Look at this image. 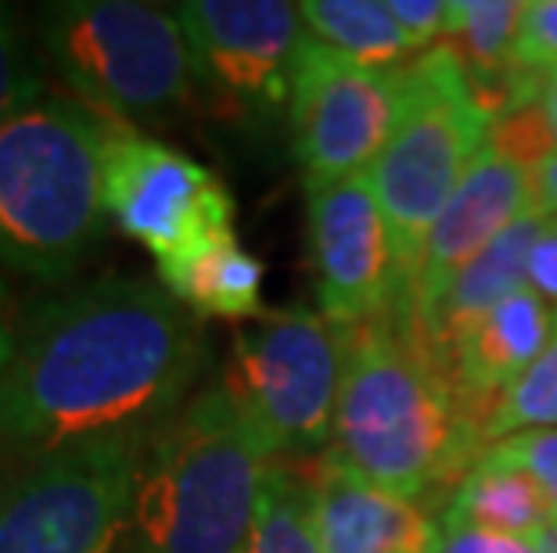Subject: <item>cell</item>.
I'll return each instance as SVG.
<instances>
[{"label": "cell", "mask_w": 557, "mask_h": 553, "mask_svg": "<svg viewBox=\"0 0 557 553\" xmlns=\"http://www.w3.org/2000/svg\"><path fill=\"white\" fill-rule=\"evenodd\" d=\"M532 187H536V209L547 219H557V151L532 173Z\"/></svg>", "instance_id": "29"}, {"label": "cell", "mask_w": 557, "mask_h": 553, "mask_svg": "<svg viewBox=\"0 0 557 553\" xmlns=\"http://www.w3.org/2000/svg\"><path fill=\"white\" fill-rule=\"evenodd\" d=\"M536 428H557V313H554V335L547 341V349L496 399L482 431V453L493 442L507 439V435L536 431Z\"/></svg>", "instance_id": "21"}, {"label": "cell", "mask_w": 557, "mask_h": 553, "mask_svg": "<svg viewBox=\"0 0 557 553\" xmlns=\"http://www.w3.org/2000/svg\"><path fill=\"white\" fill-rule=\"evenodd\" d=\"M148 442L73 450L0 486V553H120Z\"/></svg>", "instance_id": "8"}, {"label": "cell", "mask_w": 557, "mask_h": 553, "mask_svg": "<svg viewBox=\"0 0 557 553\" xmlns=\"http://www.w3.org/2000/svg\"><path fill=\"white\" fill-rule=\"evenodd\" d=\"M529 213H540L532 173L482 144L424 241L407 302L396 305H407L413 316H424L471 259L490 249L507 227H515Z\"/></svg>", "instance_id": "13"}, {"label": "cell", "mask_w": 557, "mask_h": 553, "mask_svg": "<svg viewBox=\"0 0 557 553\" xmlns=\"http://www.w3.org/2000/svg\"><path fill=\"white\" fill-rule=\"evenodd\" d=\"M310 481L320 553H432L438 525L418 500L357 478L320 453Z\"/></svg>", "instance_id": "14"}, {"label": "cell", "mask_w": 557, "mask_h": 553, "mask_svg": "<svg viewBox=\"0 0 557 553\" xmlns=\"http://www.w3.org/2000/svg\"><path fill=\"white\" fill-rule=\"evenodd\" d=\"M40 51L73 98L115 129L162 120L195 98V65L176 8L137 0H58L37 15Z\"/></svg>", "instance_id": "6"}, {"label": "cell", "mask_w": 557, "mask_h": 553, "mask_svg": "<svg viewBox=\"0 0 557 553\" xmlns=\"http://www.w3.org/2000/svg\"><path fill=\"white\" fill-rule=\"evenodd\" d=\"M540 104H543V115H547V126H550L554 144H557V68L550 73L547 87H543V98H540Z\"/></svg>", "instance_id": "31"}, {"label": "cell", "mask_w": 557, "mask_h": 553, "mask_svg": "<svg viewBox=\"0 0 557 553\" xmlns=\"http://www.w3.org/2000/svg\"><path fill=\"white\" fill-rule=\"evenodd\" d=\"M432 553H540V546L536 539H518L482 525H465L443 517Z\"/></svg>", "instance_id": "26"}, {"label": "cell", "mask_w": 557, "mask_h": 553, "mask_svg": "<svg viewBox=\"0 0 557 553\" xmlns=\"http://www.w3.org/2000/svg\"><path fill=\"white\" fill-rule=\"evenodd\" d=\"M388 11L407 33L413 51H429V47L446 37L449 26V4L446 0H388Z\"/></svg>", "instance_id": "27"}, {"label": "cell", "mask_w": 557, "mask_h": 553, "mask_svg": "<svg viewBox=\"0 0 557 553\" xmlns=\"http://www.w3.org/2000/svg\"><path fill=\"white\" fill-rule=\"evenodd\" d=\"M493 120L446 43L403 65V109L385 151L367 169L396 249L399 299L407 302L424 241L485 144Z\"/></svg>", "instance_id": "5"}, {"label": "cell", "mask_w": 557, "mask_h": 553, "mask_svg": "<svg viewBox=\"0 0 557 553\" xmlns=\"http://www.w3.org/2000/svg\"><path fill=\"white\" fill-rule=\"evenodd\" d=\"M299 11L306 33L317 43L360 65L396 68L403 58L413 54V43L382 0H306Z\"/></svg>", "instance_id": "19"}, {"label": "cell", "mask_w": 557, "mask_h": 553, "mask_svg": "<svg viewBox=\"0 0 557 553\" xmlns=\"http://www.w3.org/2000/svg\"><path fill=\"white\" fill-rule=\"evenodd\" d=\"M346 331L342 388L327 456L371 486L421 500L465 470L479 428L460 403L454 363L407 305H388ZM475 464V461H471Z\"/></svg>", "instance_id": "2"}, {"label": "cell", "mask_w": 557, "mask_h": 553, "mask_svg": "<svg viewBox=\"0 0 557 553\" xmlns=\"http://www.w3.org/2000/svg\"><path fill=\"white\" fill-rule=\"evenodd\" d=\"M554 68H557V0H529L515 47V73L543 93Z\"/></svg>", "instance_id": "25"}, {"label": "cell", "mask_w": 557, "mask_h": 553, "mask_svg": "<svg viewBox=\"0 0 557 553\" xmlns=\"http://www.w3.org/2000/svg\"><path fill=\"white\" fill-rule=\"evenodd\" d=\"M263 277V263L234 230L159 259V285L198 321H259L267 313Z\"/></svg>", "instance_id": "16"}, {"label": "cell", "mask_w": 557, "mask_h": 553, "mask_svg": "<svg viewBox=\"0 0 557 553\" xmlns=\"http://www.w3.org/2000/svg\"><path fill=\"white\" fill-rule=\"evenodd\" d=\"M554 335V310L532 288H521L479 316L454 345V378L471 425L485 431L496 399Z\"/></svg>", "instance_id": "15"}, {"label": "cell", "mask_w": 557, "mask_h": 553, "mask_svg": "<svg viewBox=\"0 0 557 553\" xmlns=\"http://www.w3.org/2000/svg\"><path fill=\"white\" fill-rule=\"evenodd\" d=\"M101 176L104 213L156 263L234 230V198L220 176L137 129H115L109 137Z\"/></svg>", "instance_id": "11"}, {"label": "cell", "mask_w": 557, "mask_h": 553, "mask_svg": "<svg viewBox=\"0 0 557 553\" xmlns=\"http://www.w3.org/2000/svg\"><path fill=\"white\" fill-rule=\"evenodd\" d=\"M206 367L201 321L159 280L101 277L29 302L0 367V486L87 445L151 442Z\"/></svg>", "instance_id": "1"}, {"label": "cell", "mask_w": 557, "mask_h": 553, "mask_svg": "<svg viewBox=\"0 0 557 553\" xmlns=\"http://www.w3.org/2000/svg\"><path fill=\"white\" fill-rule=\"evenodd\" d=\"M242 553H320L310 481L288 464H274Z\"/></svg>", "instance_id": "20"}, {"label": "cell", "mask_w": 557, "mask_h": 553, "mask_svg": "<svg viewBox=\"0 0 557 553\" xmlns=\"http://www.w3.org/2000/svg\"><path fill=\"white\" fill-rule=\"evenodd\" d=\"M485 144H490L493 151H500L504 159H511L515 166L529 169V173H536L543 162L557 151L540 101L500 115V120L490 126V134H485Z\"/></svg>", "instance_id": "23"}, {"label": "cell", "mask_w": 557, "mask_h": 553, "mask_svg": "<svg viewBox=\"0 0 557 553\" xmlns=\"http://www.w3.org/2000/svg\"><path fill=\"white\" fill-rule=\"evenodd\" d=\"M274 456L220 378L148 442L129 553H242Z\"/></svg>", "instance_id": "4"}, {"label": "cell", "mask_w": 557, "mask_h": 553, "mask_svg": "<svg viewBox=\"0 0 557 553\" xmlns=\"http://www.w3.org/2000/svg\"><path fill=\"white\" fill-rule=\"evenodd\" d=\"M536 546H540V553H557V525H550L547 532L536 536Z\"/></svg>", "instance_id": "32"}, {"label": "cell", "mask_w": 557, "mask_h": 553, "mask_svg": "<svg viewBox=\"0 0 557 553\" xmlns=\"http://www.w3.org/2000/svg\"><path fill=\"white\" fill-rule=\"evenodd\" d=\"M11 335H15V321H11V291H8V280L0 277V367H4L8 352H11Z\"/></svg>", "instance_id": "30"}, {"label": "cell", "mask_w": 557, "mask_h": 553, "mask_svg": "<svg viewBox=\"0 0 557 553\" xmlns=\"http://www.w3.org/2000/svg\"><path fill=\"white\" fill-rule=\"evenodd\" d=\"M543 227V213L521 216L515 227H507L490 249L479 252L471 263L454 277V285L443 291V299L424 316H413L421 324V331L432 338V345L454 363V345L457 338L468 331L471 324L493 310L496 302H504L515 291L529 288L525 280V263L529 249L536 241Z\"/></svg>", "instance_id": "17"}, {"label": "cell", "mask_w": 557, "mask_h": 553, "mask_svg": "<svg viewBox=\"0 0 557 553\" xmlns=\"http://www.w3.org/2000/svg\"><path fill=\"white\" fill-rule=\"evenodd\" d=\"M191 47L195 87L238 123L288 112L292 76L306 43L299 4L288 0H187L176 4Z\"/></svg>", "instance_id": "10"}, {"label": "cell", "mask_w": 557, "mask_h": 553, "mask_svg": "<svg viewBox=\"0 0 557 553\" xmlns=\"http://www.w3.org/2000/svg\"><path fill=\"white\" fill-rule=\"evenodd\" d=\"M317 313L335 327L374 321L399 299L393 234L371 180L306 184Z\"/></svg>", "instance_id": "12"}, {"label": "cell", "mask_w": 557, "mask_h": 553, "mask_svg": "<svg viewBox=\"0 0 557 553\" xmlns=\"http://www.w3.org/2000/svg\"><path fill=\"white\" fill-rule=\"evenodd\" d=\"M443 517L465 525H482L518 539H536L554 525L547 497L540 492L536 481L525 470L496 464L490 456H479L465 470Z\"/></svg>", "instance_id": "18"}, {"label": "cell", "mask_w": 557, "mask_h": 553, "mask_svg": "<svg viewBox=\"0 0 557 553\" xmlns=\"http://www.w3.org/2000/svg\"><path fill=\"white\" fill-rule=\"evenodd\" d=\"M525 280H529V288L557 313V219L543 216V227L529 249Z\"/></svg>", "instance_id": "28"}, {"label": "cell", "mask_w": 557, "mask_h": 553, "mask_svg": "<svg viewBox=\"0 0 557 553\" xmlns=\"http://www.w3.org/2000/svg\"><path fill=\"white\" fill-rule=\"evenodd\" d=\"M47 84L37 62H33V51L26 43V33H22L18 15L0 4V123L11 112H18L26 101L40 98Z\"/></svg>", "instance_id": "22"}, {"label": "cell", "mask_w": 557, "mask_h": 553, "mask_svg": "<svg viewBox=\"0 0 557 553\" xmlns=\"http://www.w3.org/2000/svg\"><path fill=\"white\" fill-rule=\"evenodd\" d=\"M342 360L346 331L317 310H267L234 335L220 381L274 461H302L331 445Z\"/></svg>", "instance_id": "7"}, {"label": "cell", "mask_w": 557, "mask_h": 553, "mask_svg": "<svg viewBox=\"0 0 557 553\" xmlns=\"http://www.w3.org/2000/svg\"><path fill=\"white\" fill-rule=\"evenodd\" d=\"M482 456H490L496 464L525 470V475L540 486L543 497H547V507L557 525V428L507 435V439L493 442Z\"/></svg>", "instance_id": "24"}, {"label": "cell", "mask_w": 557, "mask_h": 553, "mask_svg": "<svg viewBox=\"0 0 557 553\" xmlns=\"http://www.w3.org/2000/svg\"><path fill=\"white\" fill-rule=\"evenodd\" d=\"M403 109V65L374 68L306 37L292 76V151L306 184L363 176L393 137Z\"/></svg>", "instance_id": "9"}, {"label": "cell", "mask_w": 557, "mask_h": 553, "mask_svg": "<svg viewBox=\"0 0 557 553\" xmlns=\"http://www.w3.org/2000/svg\"><path fill=\"white\" fill-rule=\"evenodd\" d=\"M115 126L44 90L0 123V266L62 285L104 234V144Z\"/></svg>", "instance_id": "3"}]
</instances>
